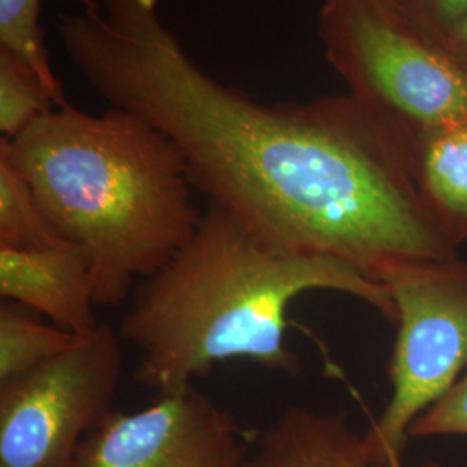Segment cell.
Segmentation results:
<instances>
[{
  "instance_id": "1",
  "label": "cell",
  "mask_w": 467,
  "mask_h": 467,
  "mask_svg": "<svg viewBox=\"0 0 467 467\" xmlns=\"http://www.w3.org/2000/svg\"><path fill=\"white\" fill-rule=\"evenodd\" d=\"M57 34L100 98L165 132L192 187L272 248L376 283L397 264L459 256L419 192L407 130L368 102L251 99L189 57L156 0H99Z\"/></svg>"
},
{
  "instance_id": "2",
  "label": "cell",
  "mask_w": 467,
  "mask_h": 467,
  "mask_svg": "<svg viewBox=\"0 0 467 467\" xmlns=\"http://www.w3.org/2000/svg\"><path fill=\"white\" fill-rule=\"evenodd\" d=\"M312 291L348 295L397 322L386 284L334 258L275 250L210 204L167 265L137 284L118 334L139 351L135 381L160 395L184 391L235 358L298 378L287 312Z\"/></svg>"
},
{
  "instance_id": "3",
  "label": "cell",
  "mask_w": 467,
  "mask_h": 467,
  "mask_svg": "<svg viewBox=\"0 0 467 467\" xmlns=\"http://www.w3.org/2000/svg\"><path fill=\"white\" fill-rule=\"evenodd\" d=\"M0 150L56 234L87 253L98 306L132 296L200 225L182 152L134 111L94 117L67 104Z\"/></svg>"
},
{
  "instance_id": "4",
  "label": "cell",
  "mask_w": 467,
  "mask_h": 467,
  "mask_svg": "<svg viewBox=\"0 0 467 467\" xmlns=\"http://www.w3.org/2000/svg\"><path fill=\"white\" fill-rule=\"evenodd\" d=\"M318 36L351 96L409 134L467 121V73L388 0H324Z\"/></svg>"
},
{
  "instance_id": "5",
  "label": "cell",
  "mask_w": 467,
  "mask_h": 467,
  "mask_svg": "<svg viewBox=\"0 0 467 467\" xmlns=\"http://www.w3.org/2000/svg\"><path fill=\"white\" fill-rule=\"evenodd\" d=\"M381 283L399 327L388 364L391 399L364 438L379 464L399 466L412 422L467 372V260L397 264Z\"/></svg>"
},
{
  "instance_id": "6",
  "label": "cell",
  "mask_w": 467,
  "mask_h": 467,
  "mask_svg": "<svg viewBox=\"0 0 467 467\" xmlns=\"http://www.w3.org/2000/svg\"><path fill=\"white\" fill-rule=\"evenodd\" d=\"M121 337L108 324L71 350L0 383V467H75L121 379Z\"/></svg>"
},
{
  "instance_id": "7",
  "label": "cell",
  "mask_w": 467,
  "mask_h": 467,
  "mask_svg": "<svg viewBox=\"0 0 467 467\" xmlns=\"http://www.w3.org/2000/svg\"><path fill=\"white\" fill-rule=\"evenodd\" d=\"M253 436L191 386L137 412H106L80 443L75 467H241Z\"/></svg>"
},
{
  "instance_id": "8",
  "label": "cell",
  "mask_w": 467,
  "mask_h": 467,
  "mask_svg": "<svg viewBox=\"0 0 467 467\" xmlns=\"http://www.w3.org/2000/svg\"><path fill=\"white\" fill-rule=\"evenodd\" d=\"M0 293L69 333L87 336L100 326L90 260L67 241L42 250L0 248Z\"/></svg>"
},
{
  "instance_id": "9",
  "label": "cell",
  "mask_w": 467,
  "mask_h": 467,
  "mask_svg": "<svg viewBox=\"0 0 467 467\" xmlns=\"http://www.w3.org/2000/svg\"><path fill=\"white\" fill-rule=\"evenodd\" d=\"M241 467H438L384 466L368 451L364 434H357L348 416L316 412L303 407L285 409L267 430L253 436Z\"/></svg>"
},
{
  "instance_id": "10",
  "label": "cell",
  "mask_w": 467,
  "mask_h": 467,
  "mask_svg": "<svg viewBox=\"0 0 467 467\" xmlns=\"http://www.w3.org/2000/svg\"><path fill=\"white\" fill-rule=\"evenodd\" d=\"M409 146L422 200L451 244L461 248L467 241V121L412 132Z\"/></svg>"
},
{
  "instance_id": "11",
  "label": "cell",
  "mask_w": 467,
  "mask_h": 467,
  "mask_svg": "<svg viewBox=\"0 0 467 467\" xmlns=\"http://www.w3.org/2000/svg\"><path fill=\"white\" fill-rule=\"evenodd\" d=\"M84 337L35 320L4 303L0 308V383L40 368L75 348Z\"/></svg>"
},
{
  "instance_id": "12",
  "label": "cell",
  "mask_w": 467,
  "mask_h": 467,
  "mask_svg": "<svg viewBox=\"0 0 467 467\" xmlns=\"http://www.w3.org/2000/svg\"><path fill=\"white\" fill-rule=\"evenodd\" d=\"M61 241L7 152L0 150V248L42 250Z\"/></svg>"
},
{
  "instance_id": "13",
  "label": "cell",
  "mask_w": 467,
  "mask_h": 467,
  "mask_svg": "<svg viewBox=\"0 0 467 467\" xmlns=\"http://www.w3.org/2000/svg\"><path fill=\"white\" fill-rule=\"evenodd\" d=\"M44 0H0V50L23 61L46 82L61 108L67 106L63 84L52 71L49 52L40 28V11ZM82 9L99 0H73Z\"/></svg>"
},
{
  "instance_id": "14",
  "label": "cell",
  "mask_w": 467,
  "mask_h": 467,
  "mask_svg": "<svg viewBox=\"0 0 467 467\" xmlns=\"http://www.w3.org/2000/svg\"><path fill=\"white\" fill-rule=\"evenodd\" d=\"M59 102L32 67L0 50V132L15 139L36 118L44 117Z\"/></svg>"
},
{
  "instance_id": "15",
  "label": "cell",
  "mask_w": 467,
  "mask_h": 467,
  "mask_svg": "<svg viewBox=\"0 0 467 467\" xmlns=\"http://www.w3.org/2000/svg\"><path fill=\"white\" fill-rule=\"evenodd\" d=\"M467 436V372L451 391L422 412L410 426L409 438Z\"/></svg>"
},
{
  "instance_id": "16",
  "label": "cell",
  "mask_w": 467,
  "mask_h": 467,
  "mask_svg": "<svg viewBox=\"0 0 467 467\" xmlns=\"http://www.w3.org/2000/svg\"><path fill=\"white\" fill-rule=\"evenodd\" d=\"M416 28L440 36L467 15V0H389Z\"/></svg>"
},
{
  "instance_id": "17",
  "label": "cell",
  "mask_w": 467,
  "mask_h": 467,
  "mask_svg": "<svg viewBox=\"0 0 467 467\" xmlns=\"http://www.w3.org/2000/svg\"><path fill=\"white\" fill-rule=\"evenodd\" d=\"M436 40L467 73V15L461 21H457L451 30L436 36Z\"/></svg>"
},
{
  "instance_id": "18",
  "label": "cell",
  "mask_w": 467,
  "mask_h": 467,
  "mask_svg": "<svg viewBox=\"0 0 467 467\" xmlns=\"http://www.w3.org/2000/svg\"><path fill=\"white\" fill-rule=\"evenodd\" d=\"M388 2H389V0H388Z\"/></svg>"
}]
</instances>
